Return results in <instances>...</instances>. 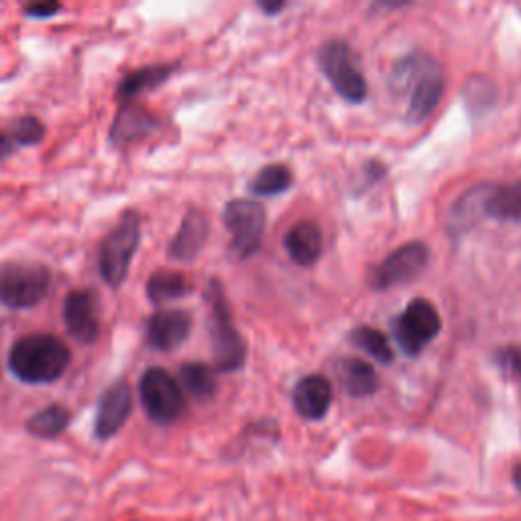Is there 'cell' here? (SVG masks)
Here are the masks:
<instances>
[{"label":"cell","instance_id":"6da1fadb","mask_svg":"<svg viewBox=\"0 0 521 521\" xmlns=\"http://www.w3.org/2000/svg\"><path fill=\"white\" fill-rule=\"evenodd\" d=\"M389 84L397 96L410 94L408 110H405V121L410 125L424 123L438 108L444 94V74L424 53L403 57L395 66Z\"/></svg>","mask_w":521,"mask_h":521},{"label":"cell","instance_id":"7a4b0ae2","mask_svg":"<svg viewBox=\"0 0 521 521\" xmlns=\"http://www.w3.org/2000/svg\"><path fill=\"white\" fill-rule=\"evenodd\" d=\"M70 346L55 334H27L9 353L11 373L29 385H45L60 379L70 367Z\"/></svg>","mask_w":521,"mask_h":521},{"label":"cell","instance_id":"3957f363","mask_svg":"<svg viewBox=\"0 0 521 521\" xmlns=\"http://www.w3.org/2000/svg\"><path fill=\"white\" fill-rule=\"evenodd\" d=\"M206 302L210 308V336L216 369L222 373L239 371L247 359V346L233 322V316H230L224 289L216 279L208 285Z\"/></svg>","mask_w":521,"mask_h":521},{"label":"cell","instance_id":"277c9868","mask_svg":"<svg viewBox=\"0 0 521 521\" xmlns=\"http://www.w3.org/2000/svg\"><path fill=\"white\" fill-rule=\"evenodd\" d=\"M139 243L141 216L137 210H127L117 222V226L102 239L98 251L100 275L110 287H121L125 283Z\"/></svg>","mask_w":521,"mask_h":521},{"label":"cell","instance_id":"5b68a950","mask_svg":"<svg viewBox=\"0 0 521 521\" xmlns=\"http://www.w3.org/2000/svg\"><path fill=\"white\" fill-rule=\"evenodd\" d=\"M51 287V271L33 261H7L0 265V304L11 310H27L45 300Z\"/></svg>","mask_w":521,"mask_h":521},{"label":"cell","instance_id":"8992f818","mask_svg":"<svg viewBox=\"0 0 521 521\" xmlns=\"http://www.w3.org/2000/svg\"><path fill=\"white\" fill-rule=\"evenodd\" d=\"M139 397L145 414L161 426L178 422L186 412V395L182 385L161 367H151L141 375Z\"/></svg>","mask_w":521,"mask_h":521},{"label":"cell","instance_id":"52a82bcc","mask_svg":"<svg viewBox=\"0 0 521 521\" xmlns=\"http://www.w3.org/2000/svg\"><path fill=\"white\" fill-rule=\"evenodd\" d=\"M318 62L332 88L344 100L359 104L367 98V80L355 62L353 49L344 41H328L318 53Z\"/></svg>","mask_w":521,"mask_h":521},{"label":"cell","instance_id":"ba28073f","mask_svg":"<svg viewBox=\"0 0 521 521\" xmlns=\"http://www.w3.org/2000/svg\"><path fill=\"white\" fill-rule=\"evenodd\" d=\"M224 226L233 239V251L239 259L253 257L263 241L267 214L261 202L241 198L228 202L224 208Z\"/></svg>","mask_w":521,"mask_h":521},{"label":"cell","instance_id":"9c48e42d","mask_svg":"<svg viewBox=\"0 0 521 521\" xmlns=\"http://www.w3.org/2000/svg\"><path fill=\"white\" fill-rule=\"evenodd\" d=\"M442 330V318L438 310L428 300H414L405 312L395 320L393 334L399 349L416 357L424 351V346L432 342Z\"/></svg>","mask_w":521,"mask_h":521},{"label":"cell","instance_id":"30bf717a","mask_svg":"<svg viewBox=\"0 0 521 521\" xmlns=\"http://www.w3.org/2000/svg\"><path fill=\"white\" fill-rule=\"evenodd\" d=\"M430 261V249L424 243H408L393 251L375 271L373 283L377 289H389L414 281Z\"/></svg>","mask_w":521,"mask_h":521},{"label":"cell","instance_id":"8fae6325","mask_svg":"<svg viewBox=\"0 0 521 521\" xmlns=\"http://www.w3.org/2000/svg\"><path fill=\"white\" fill-rule=\"evenodd\" d=\"M133 412V391L127 381H114L106 387L98 401L94 422V434L100 440H108L119 434Z\"/></svg>","mask_w":521,"mask_h":521},{"label":"cell","instance_id":"7c38bea8","mask_svg":"<svg viewBox=\"0 0 521 521\" xmlns=\"http://www.w3.org/2000/svg\"><path fill=\"white\" fill-rule=\"evenodd\" d=\"M64 322L74 340L94 344L100 336L96 298L90 289H74L64 302Z\"/></svg>","mask_w":521,"mask_h":521},{"label":"cell","instance_id":"4fadbf2b","mask_svg":"<svg viewBox=\"0 0 521 521\" xmlns=\"http://www.w3.org/2000/svg\"><path fill=\"white\" fill-rule=\"evenodd\" d=\"M147 342L155 351H173L192 332V316L186 310H159L147 320Z\"/></svg>","mask_w":521,"mask_h":521},{"label":"cell","instance_id":"5bb4252c","mask_svg":"<svg viewBox=\"0 0 521 521\" xmlns=\"http://www.w3.org/2000/svg\"><path fill=\"white\" fill-rule=\"evenodd\" d=\"M157 127L159 121L155 114L135 102H125L119 112L114 114L108 141L112 147H125L149 137L157 131Z\"/></svg>","mask_w":521,"mask_h":521},{"label":"cell","instance_id":"9a60e30c","mask_svg":"<svg viewBox=\"0 0 521 521\" xmlns=\"http://www.w3.org/2000/svg\"><path fill=\"white\" fill-rule=\"evenodd\" d=\"M208 233H210V224H208V218L204 216V212H200V210L186 212L176 237H173L169 243L167 257L173 261H180V263L194 261L200 255V251L204 249V245L208 241Z\"/></svg>","mask_w":521,"mask_h":521},{"label":"cell","instance_id":"2e32d148","mask_svg":"<svg viewBox=\"0 0 521 521\" xmlns=\"http://www.w3.org/2000/svg\"><path fill=\"white\" fill-rule=\"evenodd\" d=\"M332 403V385L324 375H308L294 389L296 412L306 420H322Z\"/></svg>","mask_w":521,"mask_h":521},{"label":"cell","instance_id":"e0dca14e","mask_svg":"<svg viewBox=\"0 0 521 521\" xmlns=\"http://www.w3.org/2000/svg\"><path fill=\"white\" fill-rule=\"evenodd\" d=\"M283 245H285V251L289 253V257H292L298 265L310 267L322 255V233L314 222L304 220L289 230V233L285 235Z\"/></svg>","mask_w":521,"mask_h":521},{"label":"cell","instance_id":"ac0fdd59","mask_svg":"<svg viewBox=\"0 0 521 521\" xmlns=\"http://www.w3.org/2000/svg\"><path fill=\"white\" fill-rule=\"evenodd\" d=\"M493 186H477L462 196L448 214V230L452 235H465L481 216H485V204Z\"/></svg>","mask_w":521,"mask_h":521},{"label":"cell","instance_id":"d6986e66","mask_svg":"<svg viewBox=\"0 0 521 521\" xmlns=\"http://www.w3.org/2000/svg\"><path fill=\"white\" fill-rule=\"evenodd\" d=\"M176 70H178L176 64H155V66L139 68L121 80L117 96L123 102H133V98H137L139 94L155 90L161 84H165Z\"/></svg>","mask_w":521,"mask_h":521},{"label":"cell","instance_id":"ffe728a7","mask_svg":"<svg viewBox=\"0 0 521 521\" xmlns=\"http://www.w3.org/2000/svg\"><path fill=\"white\" fill-rule=\"evenodd\" d=\"M145 292H147V298L151 304L161 306L165 302H173V300L190 296L192 281L180 271L161 269L149 277Z\"/></svg>","mask_w":521,"mask_h":521},{"label":"cell","instance_id":"44dd1931","mask_svg":"<svg viewBox=\"0 0 521 521\" xmlns=\"http://www.w3.org/2000/svg\"><path fill=\"white\" fill-rule=\"evenodd\" d=\"M342 385L353 397H367L379 389V377L375 369L361 359H346L342 363Z\"/></svg>","mask_w":521,"mask_h":521},{"label":"cell","instance_id":"7402d4cb","mask_svg":"<svg viewBox=\"0 0 521 521\" xmlns=\"http://www.w3.org/2000/svg\"><path fill=\"white\" fill-rule=\"evenodd\" d=\"M70 422L72 414L66 405L53 403L27 420V430L37 438H55L70 426Z\"/></svg>","mask_w":521,"mask_h":521},{"label":"cell","instance_id":"603a6c76","mask_svg":"<svg viewBox=\"0 0 521 521\" xmlns=\"http://www.w3.org/2000/svg\"><path fill=\"white\" fill-rule=\"evenodd\" d=\"M485 216L495 220H521V182L511 186H493L487 204Z\"/></svg>","mask_w":521,"mask_h":521},{"label":"cell","instance_id":"cb8c5ba5","mask_svg":"<svg viewBox=\"0 0 521 521\" xmlns=\"http://www.w3.org/2000/svg\"><path fill=\"white\" fill-rule=\"evenodd\" d=\"M292 171H289L287 165H281V163H273V165H267L263 167L257 176L253 178L249 190L251 194L255 196H277L285 190H289V186H292Z\"/></svg>","mask_w":521,"mask_h":521},{"label":"cell","instance_id":"d4e9b609","mask_svg":"<svg viewBox=\"0 0 521 521\" xmlns=\"http://www.w3.org/2000/svg\"><path fill=\"white\" fill-rule=\"evenodd\" d=\"M351 340L355 346H359L361 351H365L369 357H373L379 363H393V349H391V342L387 340V336L371 326H359L353 330Z\"/></svg>","mask_w":521,"mask_h":521},{"label":"cell","instance_id":"484cf974","mask_svg":"<svg viewBox=\"0 0 521 521\" xmlns=\"http://www.w3.org/2000/svg\"><path fill=\"white\" fill-rule=\"evenodd\" d=\"M180 379L196 399H210L216 393V373L204 363H188L180 369Z\"/></svg>","mask_w":521,"mask_h":521},{"label":"cell","instance_id":"4316f807","mask_svg":"<svg viewBox=\"0 0 521 521\" xmlns=\"http://www.w3.org/2000/svg\"><path fill=\"white\" fill-rule=\"evenodd\" d=\"M9 135L13 137V141L17 143V147H31L43 141L45 137V125L33 117V114H25V117H19L13 127L9 129Z\"/></svg>","mask_w":521,"mask_h":521},{"label":"cell","instance_id":"83f0119b","mask_svg":"<svg viewBox=\"0 0 521 521\" xmlns=\"http://www.w3.org/2000/svg\"><path fill=\"white\" fill-rule=\"evenodd\" d=\"M495 361L499 363L501 371L511 377L513 381H521V349L519 346H505L499 349L495 355Z\"/></svg>","mask_w":521,"mask_h":521},{"label":"cell","instance_id":"f1b7e54d","mask_svg":"<svg viewBox=\"0 0 521 521\" xmlns=\"http://www.w3.org/2000/svg\"><path fill=\"white\" fill-rule=\"evenodd\" d=\"M60 11H62V5H57V3H35V5H27L23 9V13L29 19H51Z\"/></svg>","mask_w":521,"mask_h":521},{"label":"cell","instance_id":"f546056e","mask_svg":"<svg viewBox=\"0 0 521 521\" xmlns=\"http://www.w3.org/2000/svg\"><path fill=\"white\" fill-rule=\"evenodd\" d=\"M17 143L13 141V137L9 135V131H0V161L9 159L15 151H17Z\"/></svg>","mask_w":521,"mask_h":521},{"label":"cell","instance_id":"4dcf8cb0","mask_svg":"<svg viewBox=\"0 0 521 521\" xmlns=\"http://www.w3.org/2000/svg\"><path fill=\"white\" fill-rule=\"evenodd\" d=\"M267 15H275L277 11H281L283 9V3H261L259 5Z\"/></svg>","mask_w":521,"mask_h":521},{"label":"cell","instance_id":"1f68e13d","mask_svg":"<svg viewBox=\"0 0 521 521\" xmlns=\"http://www.w3.org/2000/svg\"><path fill=\"white\" fill-rule=\"evenodd\" d=\"M513 483H515L517 491L521 493V465H517V469L513 471Z\"/></svg>","mask_w":521,"mask_h":521}]
</instances>
